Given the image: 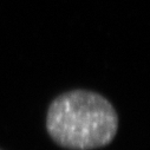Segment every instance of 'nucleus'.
<instances>
[{"label":"nucleus","instance_id":"1","mask_svg":"<svg viewBox=\"0 0 150 150\" xmlns=\"http://www.w3.org/2000/svg\"><path fill=\"white\" fill-rule=\"evenodd\" d=\"M118 115L104 96L83 89L56 97L46 114V130L56 144L69 150H93L112 142Z\"/></svg>","mask_w":150,"mask_h":150}]
</instances>
